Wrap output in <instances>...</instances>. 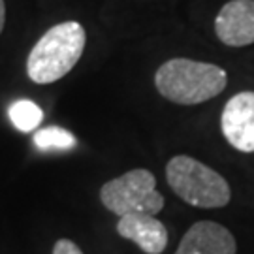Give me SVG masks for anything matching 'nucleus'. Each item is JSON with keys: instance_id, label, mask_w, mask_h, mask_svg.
Segmentation results:
<instances>
[{"instance_id": "obj_9", "label": "nucleus", "mask_w": 254, "mask_h": 254, "mask_svg": "<svg viewBox=\"0 0 254 254\" xmlns=\"http://www.w3.org/2000/svg\"><path fill=\"white\" fill-rule=\"evenodd\" d=\"M9 121L21 132H32L42 123L44 111L30 100H17L9 108Z\"/></svg>"}, {"instance_id": "obj_6", "label": "nucleus", "mask_w": 254, "mask_h": 254, "mask_svg": "<svg viewBox=\"0 0 254 254\" xmlns=\"http://www.w3.org/2000/svg\"><path fill=\"white\" fill-rule=\"evenodd\" d=\"M215 34L228 47L254 44V0H230L215 19Z\"/></svg>"}, {"instance_id": "obj_8", "label": "nucleus", "mask_w": 254, "mask_h": 254, "mask_svg": "<svg viewBox=\"0 0 254 254\" xmlns=\"http://www.w3.org/2000/svg\"><path fill=\"white\" fill-rule=\"evenodd\" d=\"M117 232L121 237L134 241L145 254H162L168 247V230L154 215H125L119 218Z\"/></svg>"}, {"instance_id": "obj_4", "label": "nucleus", "mask_w": 254, "mask_h": 254, "mask_svg": "<svg viewBox=\"0 0 254 254\" xmlns=\"http://www.w3.org/2000/svg\"><path fill=\"white\" fill-rule=\"evenodd\" d=\"M104 207L119 217L125 215H158L164 209V196L156 190V179L149 170L136 168L100 189Z\"/></svg>"}, {"instance_id": "obj_11", "label": "nucleus", "mask_w": 254, "mask_h": 254, "mask_svg": "<svg viewBox=\"0 0 254 254\" xmlns=\"http://www.w3.org/2000/svg\"><path fill=\"white\" fill-rule=\"evenodd\" d=\"M53 254H83V251L70 239H59L53 247Z\"/></svg>"}, {"instance_id": "obj_3", "label": "nucleus", "mask_w": 254, "mask_h": 254, "mask_svg": "<svg viewBox=\"0 0 254 254\" xmlns=\"http://www.w3.org/2000/svg\"><path fill=\"white\" fill-rule=\"evenodd\" d=\"M166 179L183 201L200 209H218L230 203L228 181L200 160L177 154L166 166Z\"/></svg>"}, {"instance_id": "obj_10", "label": "nucleus", "mask_w": 254, "mask_h": 254, "mask_svg": "<svg viewBox=\"0 0 254 254\" xmlns=\"http://www.w3.org/2000/svg\"><path fill=\"white\" fill-rule=\"evenodd\" d=\"M34 145L40 151H51V149L68 151V149L75 147V137L72 132H68L64 128L47 127L34 132Z\"/></svg>"}, {"instance_id": "obj_7", "label": "nucleus", "mask_w": 254, "mask_h": 254, "mask_svg": "<svg viewBox=\"0 0 254 254\" xmlns=\"http://www.w3.org/2000/svg\"><path fill=\"white\" fill-rule=\"evenodd\" d=\"M236 237L226 226L213 222V220H200L189 228L183 236L181 243L175 254H236Z\"/></svg>"}, {"instance_id": "obj_2", "label": "nucleus", "mask_w": 254, "mask_h": 254, "mask_svg": "<svg viewBox=\"0 0 254 254\" xmlns=\"http://www.w3.org/2000/svg\"><path fill=\"white\" fill-rule=\"evenodd\" d=\"M85 42V28L77 21H64L51 27L28 53V77L38 85L63 79L79 63Z\"/></svg>"}, {"instance_id": "obj_5", "label": "nucleus", "mask_w": 254, "mask_h": 254, "mask_svg": "<svg viewBox=\"0 0 254 254\" xmlns=\"http://www.w3.org/2000/svg\"><path fill=\"white\" fill-rule=\"evenodd\" d=\"M220 128L234 149L254 153V92H239L226 102Z\"/></svg>"}, {"instance_id": "obj_1", "label": "nucleus", "mask_w": 254, "mask_h": 254, "mask_svg": "<svg viewBox=\"0 0 254 254\" xmlns=\"http://www.w3.org/2000/svg\"><path fill=\"white\" fill-rule=\"evenodd\" d=\"M226 83L228 75L220 66L190 59H172L154 75L156 91L166 100L181 106H196L215 98L226 89Z\"/></svg>"}, {"instance_id": "obj_12", "label": "nucleus", "mask_w": 254, "mask_h": 254, "mask_svg": "<svg viewBox=\"0 0 254 254\" xmlns=\"http://www.w3.org/2000/svg\"><path fill=\"white\" fill-rule=\"evenodd\" d=\"M4 23H6V4L4 0H0V34L4 30Z\"/></svg>"}]
</instances>
